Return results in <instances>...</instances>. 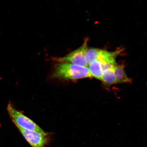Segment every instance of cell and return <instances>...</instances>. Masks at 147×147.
I'll return each mask as SVG.
<instances>
[{
	"label": "cell",
	"instance_id": "cell-6",
	"mask_svg": "<svg viewBox=\"0 0 147 147\" xmlns=\"http://www.w3.org/2000/svg\"><path fill=\"white\" fill-rule=\"evenodd\" d=\"M88 68L92 76L101 80L103 71L101 62L98 60H95L89 64Z\"/></svg>",
	"mask_w": 147,
	"mask_h": 147
},
{
	"label": "cell",
	"instance_id": "cell-1",
	"mask_svg": "<svg viewBox=\"0 0 147 147\" xmlns=\"http://www.w3.org/2000/svg\"><path fill=\"white\" fill-rule=\"evenodd\" d=\"M92 77L88 67L67 63H58L55 66L51 78L63 80H75Z\"/></svg>",
	"mask_w": 147,
	"mask_h": 147
},
{
	"label": "cell",
	"instance_id": "cell-4",
	"mask_svg": "<svg viewBox=\"0 0 147 147\" xmlns=\"http://www.w3.org/2000/svg\"><path fill=\"white\" fill-rule=\"evenodd\" d=\"M121 51H109L96 48H88L86 53V59L88 64L95 60L117 64L115 59Z\"/></svg>",
	"mask_w": 147,
	"mask_h": 147
},
{
	"label": "cell",
	"instance_id": "cell-3",
	"mask_svg": "<svg viewBox=\"0 0 147 147\" xmlns=\"http://www.w3.org/2000/svg\"><path fill=\"white\" fill-rule=\"evenodd\" d=\"M88 38L84 40L83 43L78 49L65 56L61 57H55L53 60L58 63H67L74 65L88 67L86 53L88 49Z\"/></svg>",
	"mask_w": 147,
	"mask_h": 147
},
{
	"label": "cell",
	"instance_id": "cell-2",
	"mask_svg": "<svg viewBox=\"0 0 147 147\" xmlns=\"http://www.w3.org/2000/svg\"><path fill=\"white\" fill-rule=\"evenodd\" d=\"M7 110L13 122L17 128L37 132L43 135H49L32 119L16 109L10 103L7 106Z\"/></svg>",
	"mask_w": 147,
	"mask_h": 147
},
{
	"label": "cell",
	"instance_id": "cell-7",
	"mask_svg": "<svg viewBox=\"0 0 147 147\" xmlns=\"http://www.w3.org/2000/svg\"><path fill=\"white\" fill-rule=\"evenodd\" d=\"M113 69L117 84L131 82L130 79L128 78L124 69L121 66L117 64L115 66Z\"/></svg>",
	"mask_w": 147,
	"mask_h": 147
},
{
	"label": "cell",
	"instance_id": "cell-5",
	"mask_svg": "<svg viewBox=\"0 0 147 147\" xmlns=\"http://www.w3.org/2000/svg\"><path fill=\"white\" fill-rule=\"evenodd\" d=\"M20 133L32 147H45L49 143V135L18 128Z\"/></svg>",
	"mask_w": 147,
	"mask_h": 147
},
{
	"label": "cell",
	"instance_id": "cell-8",
	"mask_svg": "<svg viewBox=\"0 0 147 147\" xmlns=\"http://www.w3.org/2000/svg\"><path fill=\"white\" fill-rule=\"evenodd\" d=\"M113 69H106L103 71L101 81L104 85L110 86L117 84Z\"/></svg>",
	"mask_w": 147,
	"mask_h": 147
}]
</instances>
